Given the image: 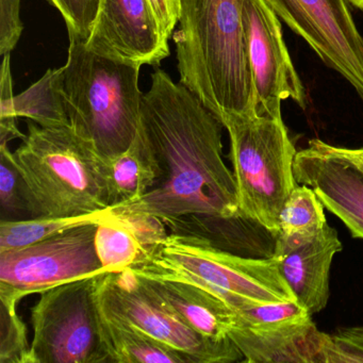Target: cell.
<instances>
[{
  "label": "cell",
  "instance_id": "obj_14",
  "mask_svg": "<svg viewBox=\"0 0 363 363\" xmlns=\"http://www.w3.org/2000/svg\"><path fill=\"white\" fill-rule=\"evenodd\" d=\"M327 333L311 316L278 326H235L229 337L248 363H323Z\"/></svg>",
  "mask_w": 363,
  "mask_h": 363
},
{
  "label": "cell",
  "instance_id": "obj_9",
  "mask_svg": "<svg viewBox=\"0 0 363 363\" xmlns=\"http://www.w3.org/2000/svg\"><path fill=\"white\" fill-rule=\"evenodd\" d=\"M82 225L16 250L0 252V298L25 296L105 273L97 255V226Z\"/></svg>",
  "mask_w": 363,
  "mask_h": 363
},
{
  "label": "cell",
  "instance_id": "obj_5",
  "mask_svg": "<svg viewBox=\"0 0 363 363\" xmlns=\"http://www.w3.org/2000/svg\"><path fill=\"white\" fill-rule=\"evenodd\" d=\"M128 269L138 275L169 276L201 284L235 311L255 303L297 301L280 271L279 257L233 254L191 235L165 233L146 246Z\"/></svg>",
  "mask_w": 363,
  "mask_h": 363
},
{
  "label": "cell",
  "instance_id": "obj_8",
  "mask_svg": "<svg viewBox=\"0 0 363 363\" xmlns=\"http://www.w3.org/2000/svg\"><path fill=\"white\" fill-rule=\"evenodd\" d=\"M29 363H110L101 337L95 276L42 292L31 308Z\"/></svg>",
  "mask_w": 363,
  "mask_h": 363
},
{
  "label": "cell",
  "instance_id": "obj_7",
  "mask_svg": "<svg viewBox=\"0 0 363 363\" xmlns=\"http://www.w3.org/2000/svg\"><path fill=\"white\" fill-rule=\"evenodd\" d=\"M95 297L104 313L182 352L191 363L243 362L233 340L213 342L195 333L145 278L129 269L95 276Z\"/></svg>",
  "mask_w": 363,
  "mask_h": 363
},
{
  "label": "cell",
  "instance_id": "obj_4",
  "mask_svg": "<svg viewBox=\"0 0 363 363\" xmlns=\"http://www.w3.org/2000/svg\"><path fill=\"white\" fill-rule=\"evenodd\" d=\"M62 92L69 123L91 140L103 158L124 152L137 135L143 93L139 67L95 54L69 35Z\"/></svg>",
  "mask_w": 363,
  "mask_h": 363
},
{
  "label": "cell",
  "instance_id": "obj_30",
  "mask_svg": "<svg viewBox=\"0 0 363 363\" xmlns=\"http://www.w3.org/2000/svg\"><path fill=\"white\" fill-rule=\"evenodd\" d=\"M329 150L335 156L347 161L352 167H356L363 173V147L362 148H345L333 146L327 143Z\"/></svg>",
  "mask_w": 363,
  "mask_h": 363
},
{
  "label": "cell",
  "instance_id": "obj_6",
  "mask_svg": "<svg viewBox=\"0 0 363 363\" xmlns=\"http://www.w3.org/2000/svg\"><path fill=\"white\" fill-rule=\"evenodd\" d=\"M230 140V160L240 213L275 237L278 216L295 186L297 152L282 116L254 112L223 124Z\"/></svg>",
  "mask_w": 363,
  "mask_h": 363
},
{
  "label": "cell",
  "instance_id": "obj_27",
  "mask_svg": "<svg viewBox=\"0 0 363 363\" xmlns=\"http://www.w3.org/2000/svg\"><path fill=\"white\" fill-rule=\"evenodd\" d=\"M363 362V327L342 329L328 335L323 363Z\"/></svg>",
  "mask_w": 363,
  "mask_h": 363
},
{
  "label": "cell",
  "instance_id": "obj_23",
  "mask_svg": "<svg viewBox=\"0 0 363 363\" xmlns=\"http://www.w3.org/2000/svg\"><path fill=\"white\" fill-rule=\"evenodd\" d=\"M311 314L297 301L255 303L235 310V326H278L310 318Z\"/></svg>",
  "mask_w": 363,
  "mask_h": 363
},
{
  "label": "cell",
  "instance_id": "obj_10",
  "mask_svg": "<svg viewBox=\"0 0 363 363\" xmlns=\"http://www.w3.org/2000/svg\"><path fill=\"white\" fill-rule=\"evenodd\" d=\"M318 58L354 88L363 103V35L348 0H264Z\"/></svg>",
  "mask_w": 363,
  "mask_h": 363
},
{
  "label": "cell",
  "instance_id": "obj_12",
  "mask_svg": "<svg viewBox=\"0 0 363 363\" xmlns=\"http://www.w3.org/2000/svg\"><path fill=\"white\" fill-rule=\"evenodd\" d=\"M86 48L133 67L159 65L169 56L148 0H101Z\"/></svg>",
  "mask_w": 363,
  "mask_h": 363
},
{
  "label": "cell",
  "instance_id": "obj_22",
  "mask_svg": "<svg viewBox=\"0 0 363 363\" xmlns=\"http://www.w3.org/2000/svg\"><path fill=\"white\" fill-rule=\"evenodd\" d=\"M18 305L0 298V363H29L31 344L16 310Z\"/></svg>",
  "mask_w": 363,
  "mask_h": 363
},
{
  "label": "cell",
  "instance_id": "obj_19",
  "mask_svg": "<svg viewBox=\"0 0 363 363\" xmlns=\"http://www.w3.org/2000/svg\"><path fill=\"white\" fill-rule=\"evenodd\" d=\"M99 308V306H97ZM101 337L110 363H191L182 352L99 310Z\"/></svg>",
  "mask_w": 363,
  "mask_h": 363
},
{
  "label": "cell",
  "instance_id": "obj_1",
  "mask_svg": "<svg viewBox=\"0 0 363 363\" xmlns=\"http://www.w3.org/2000/svg\"><path fill=\"white\" fill-rule=\"evenodd\" d=\"M222 127L188 88L157 69L142 97L138 129L156 156L160 182L113 211L162 222L193 213L241 216L235 176L223 158Z\"/></svg>",
  "mask_w": 363,
  "mask_h": 363
},
{
  "label": "cell",
  "instance_id": "obj_26",
  "mask_svg": "<svg viewBox=\"0 0 363 363\" xmlns=\"http://www.w3.org/2000/svg\"><path fill=\"white\" fill-rule=\"evenodd\" d=\"M0 76V144H8L11 140L24 139L25 135L18 128V116L14 108L13 82H12L10 54L5 55Z\"/></svg>",
  "mask_w": 363,
  "mask_h": 363
},
{
  "label": "cell",
  "instance_id": "obj_28",
  "mask_svg": "<svg viewBox=\"0 0 363 363\" xmlns=\"http://www.w3.org/2000/svg\"><path fill=\"white\" fill-rule=\"evenodd\" d=\"M21 0H0V55L10 54L18 45L24 25L20 16Z\"/></svg>",
  "mask_w": 363,
  "mask_h": 363
},
{
  "label": "cell",
  "instance_id": "obj_21",
  "mask_svg": "<svg viewBox=\"0 0 363 363\" xmlns=\"http://www.w3.org/2000/svg\"><path fill=\"white\" fill-rule=\"evenodd\" d=\"M116 216L112 208L94 213L61 218H35L0 223V252L25 247L82 225L101 224Z\"/></svg>",
  "mask_w": 363,
  "mask_h": 363
},
{
  "label": "cell",
  "instance_id": "obj_2",
  "mask_svg": "<svg viewBox=\"0 0 363 363\" xmlns=\"http://www.w3.org/2000/svg\"><path fill=\"white\" fill-rule=\"evenodd\" d=\"M173 39L180 84L224 124L256 111L243 0H182Z\"/></svg>",
  "mask_w": 363,
  "mask_h": 363
},
{
  "label": "cell",
  "instance_id": "obj_16",
  "mask_svg": "<svg viewBox=\"0 0 363 363\" xmlns=\"http://www.w3.org/2000/svg\"><path fill=\"white\" fill-rule=\"evenodd\" d=\"M342 248L337 230L327 224L313 241L279 257L282 276L311 315L328 303L331 263Z\"/></svg>",
  "mask_w": 363,
  "mask_h": 363
},
{
  "label": "cell",
  "instance_id": "obj_15",
  "mask_svg": "<svg viewBox=\"0 0 363 363\" xmlns=\"http://www.w3.org/2000/svg\"><path fill=\"white\" fill-rule=\"evenodd\" d=\"M195 333L213 342L230 339L235 326V311L201 284L182 278L140 275Z\"/></svg>",
  "mask_w": 363,
  "mask_h": 363
},
{
  "label": "cell",
  "instance_id": "obj_31",
  "mask_svg": "<svg viewBox=\"0 0 363 363\" xmlns=\"http://www.w3.org/2000/svg\"><path fill=\"white\" fill-rule=\"evenodd\" d=\"M348 3L363 11V0H348Z\"/></svg>",
  "mask_w": 363,
  "mask_h": 363
},
{
  "label": "cell",
  "instance_id": "obj_20",
  "mask_svg": "<svg viewBox=\"0 0 363 363\" xmlns=\"http://www.w3.org/2000/svg\"><path fill=\"white\" fill-rule=\"evenodd\" d=\"M63 69H48L45 75L14 97L18 118H26L42 127L67 126L69 123L62 92Z\"/></svg>",
  "mask_w": 363,
  "mask_h": 363
},
{
  "label": "cell",
  "instance_id": "obj_24",
  "mask_svg": "<svg viewBox=\"0 0 363 363\" xmlns=\"http://www.w3.org/2000/svg\"><path fill=\"white\" fill-rule=\"evenodd\" d=\"M0 203L8 216L28 213L24 179L8 144H0Z\"/></svg>",
  "mask_w": 363,
  "mask_h": 363
},
{
  "label": "cell",
  "instance_id": "obj_11",
  "mask_svg": "<svg viewBox=\"0 0 363 363\" xmlns=\"http://www.w3.org/2000/svg\"><path fill=\"white\" fill-rule=\"evenodd\" d=\"M243 24L256 111L280 118L286 99L305 109V89L289 55L279 18L264 0H243Z\"/></svg>",
  "mask_w": 363,
  "mask_h": 363
},
{
  "label": "cell",
  "instance_id": "obj_17",
  "mask_svg": "<svg viewBox=\"0 0 363 363\" xmlns=\"http://www.w3.org/2000/svg\"><path fill=\"white\" fill-rule=\"evenodd\" d=\"M103 169L112 209L142 199L159 184L161 178L156 156L139 129L126 150L103 158Z\"/></svg>",
  "mask_w": 363,
  "mask_h": 363
},
{
  "label": "cell",
  "instance_id": "obj_25",
  "mask_svg": "<svg viewBox=\"0 0 363 363\" xmlns=\"http://www.w3.org/2000/svg\"><path fill=\"white\" fill-rule=\"evenodd\" d=\"M56 8L65 24L69 35L88 41L99 14L101 0H48Z\"/></svg>",
  "mask_w": 363,
  "mask_h": 363
},
{
  "label": "cell",
  "instance_id": "obj_29",
  "mask_svg": "<svg viewBox=\"0 0 363 363\" xmlns=\"http://www.w3.org/2000/svg\"><path fill=\"white\" fill-rule=\"evenodd\" d=\"M156 18L161 37L169 43L174 29L179 22L182 0H148Z\"/></svg>",
  "mask_w": 363,
  "mask_h": 363
},
{
  "label": "cell",
  "instance_id": "obj_18",
  "mask_svg": "<svg viewBox=\"0 0 363 363\" xmlns=\"http://www.w3.org/2000/svg\"><path fill=\"white\" fill-rule=\"evenodd\" d=\"M324 209L311 186L297 184L278 216L274 255L284 256L313 241L328 224Z\"/></svg>",
  "mask_w": 363,
  "mask_h": 363
},
{
  "label": "cell",
  "instance_id": "obj_3",
  "mask_svg": "<svg viewBox=\"0 0 363 363\" xmlns=\"http://www.w3.org/2000/svg\"><path fill=\"white\" fill-rule=\"evenodd\" d=\"M13 157L24 179L31 218L110 209L103 157L71 124L42 127L31 121Z\"/></svg>",
  "mask_w": 363,
  "mask_h": 363
},
{
  "label": "cell",
  "instance_id": "obj_13",
  "mask_svg": "<svg viewBox=\"0 0 363 363\" xmlns=\"http://www.w3.org/2000/svg\"><path fill=\"white\" fill-rule=\"evenodd\" d=\"M296 182L313 189L323 205L347 227L352 237L363 239V173L329 150L326 142L310 140L297 152Z\"/></svg>",
  "mask_w": 363,
  "mask_h": 363
}]
</instances>
